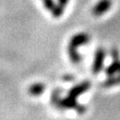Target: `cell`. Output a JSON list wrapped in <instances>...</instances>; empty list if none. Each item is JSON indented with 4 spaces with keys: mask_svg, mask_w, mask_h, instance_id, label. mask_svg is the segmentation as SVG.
Segmentation results:
<instances>
[{
    "mask_svg": "<svg viewBox=\"0 0 120 120\" xmlns=\"http://www.w3.org/2000/svg\"><path fill=\"white\" fill-rule=\"evenodd\" d=\"M110 4H111L110 0H101V1L98 3V4L95 6V8H94V13L99 14V13L104 12L105 10H107L108 8H109Z\"/></svg>",
    "mask_w": 120,
    "mask_h": 120,
    "instance_id": "1",
    "label": "cell"
},
{
    "mask_svg": "<svg viewBox=\"0 0 120 120\" xmlns=\"http://www.w3.org/2000/svg\"><path fill=\"white\" fill-rule=\"evenodd\" d=\"M44 2L48 8H52V6H53V1L52 0H44Z\"/></svg>",
    "mask_w": 120,
    "mask_h": 120,
    "instance_id": "2",
    "label": "cell"
}]
</instances>
